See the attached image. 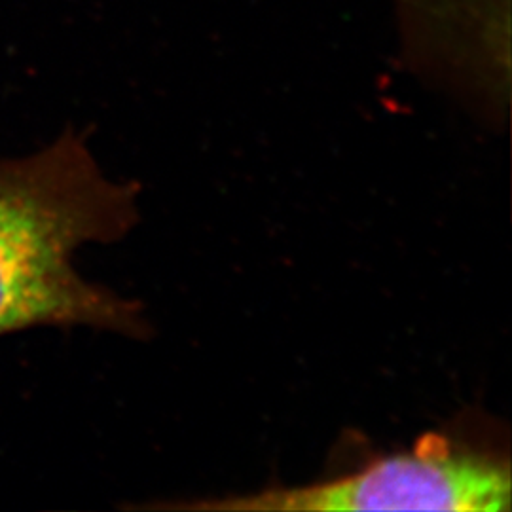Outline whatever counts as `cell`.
<instances>
[{
    "instance_id": "6da1fadb",
    "label": "cell",
    "mask_w": 512,
    "mask_h": 512,
    "mask_svg": "<svg viewBox=\"0 0 512 512\" xmlns=\"http://www.w3.org/2000/svg\"><path fill=\"white\" fill-rule=\"evenodd\" d=\"M137 186L109 179L84 133L65 131L31 156L0 158V336L37 327H92L145 336L139 306L76 272L86 243L135 226Z\"/></svg>"
},
{
    "instance_id": "7a4b0ae2",
    "label": "cell",
    "mask_w": 512,
    "mask_h": 512,
    "mask_svg": "<svg viewBox=\"0 0 512 512\" xmlns=\"http://www.w3.org/2000/svg\"><path fill=\"white\" fill-rule=\"evenodd\" d=\"M511 495L507 458L444 435H425L406 452L376 459L338 478L164 507L232 512H507Z\"/></svg>"
},
{
    "instance_id": "3957f363",
    "label": "cell",
    "mask_w": 512,
    "mask_h": 512,
    "mask_svg": "<svg viewBox=\"0 0 512 512\" xmlns=\"http://www.w3.org/2000/svg\"><path fill=\"white\" fill-rule=\"evenodd\" d=\"M401 61L412 74L505 116L511 0H393Z\"/></svg>"
}]
</instances>
